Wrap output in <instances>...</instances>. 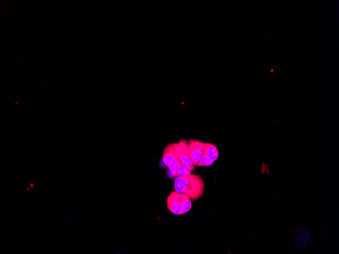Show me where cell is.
<instances>
[{"label":"cell","instance_id":"cell-3","mask_svg":"<svg viewBox=\"0 0 339 254\" xmlns=\"http://www.w3.org/2000/svg\"><path fill=\"white\" fill-rule=\"evenodd\" d=\"M177 146V143L168 144L165 148L163 154L164 162L174 176H176L177 171L182 165L178 158Z\"/></svg>","mask_w":339,"mask_h":254},{"label":"cell","instance_id":"cell-7","mask_svg":"<svg viewBox=\"0 0 339 254\" xmlns=\"http://www.w3.org/2000/svg\"><path fill=\"white\" fill-rule=\"evenodd\" d=\"M214 162L205 152H203L197 165L198 166H209L213 165Z\"/></svg>","mask_w":339,"mask_h":254},{"label":"cell","instance_id":"cell-1","mask_svg":"<svg viewBox=\"0 0 339 254\" xmlns=\"http://www.w3.org/2000/svg\"><path fill=\"white\" fill-rule=\"evenodd\" d=\"M206 184L198 175L177 177L175 180V192L187 195L192 201L200 198L204 194Z\"/></svg>","mask_w":339,"mask_h":254},{"label":"cell","instance_id":"cell-2","mask_svg":"<svg viewBox=\"0 0 339 254\" xmlns=\"http://www.w3.org/2000/svg\"><path fill=\"white\" fill-rule=\"evenodd\" d=\"M168 210L177 215H182L189 212L192 204L190 198L186 195L172 192L167 201Z\"/></svg>","mask_w":339,"mask_h":254},{"label":"cell","instance_id":"cell-8","mask_svg":"<svg viewBox=\"0 0 339 254\" xmlns=\"http://www.w3.org/2000/svg\"><path fill=\"white\" fill-rule=\"evenodd\" d=\"M191 174V171L186 167L181 165L176 173V176L183 177Z\"/></svg>","mask_w":339,"mask_h":254},{"label":"cell","instance_id":"cell-6","mask_svg":"<svg viewBox=\"0 0 339 254\" xmlns=\"http://www.w3.org/2000/svg\"><path fill=\"white\" fill-rule=\"evenodd\" d=\"M205 152L210 158L216 161L219 157V152L217 147L211 143H205Z\"/></svg>","mask_w":339,"mask_h":254},{"label":"cell","instance_id":"cell-4","mask_svg":"<svg viewBox=\"0 0 339 254\" xmlns=\"http://www.w3.org/2000/svg\"><path fill=\"white\" fill-rule=\"evenodd\" d=\"M176 152L181 164L191 172L193 171L195 166L190 159L188 150V143L186 140H182L177 143Z\"/></svg>","mask_w":339,"mask_h":254},{"label":"cell","instance_id":"cell-5","mask_svg":"<svg viewBox=\"0 0 339 254\" xmlns=\"http://www.w3.org/2000/svg\"><path fill=\"white\" fill-rule=\"evenodd\" d=\"M205 143L195 140H190L188 150L190 159L194 166L197 165L204 150Z\"/></svg>","mask_w":339,"mask_h":254}]
</instances>
